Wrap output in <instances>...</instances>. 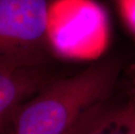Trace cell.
I'll use <instances>...</instances> for the list:
<instances>
[{
    "label": "cell",
    "instance_id": "1",
    "mask_svg": "<svg viewBox=\"0 0 135 134\" xmlns=\"http://www.w3.org/2000/svg\"><path fill=\"white\" fill-rule=\"evenodd\" d=\"M116 78L114 64L101 62L70 77L49 80L14 111L9 134H70L105 104Z\"/></svg>",
    "mask_w": 135,
    "mask_h": 134
},
{
    "label": "cell",
    "instance_id": "2",
    "mask_svg": "<svg viewBox=\"0 0 135 134\" xmlns=\"http://www.w3.org/2000/svg\"><path fill=\"white\" fill-rule=\"evenodd\" d=\"M50 0H0V69L40 66L50 38Z\"/></svg>",
    "mask_w": 135,
    "mask_h": 134
},
{
    "label": "cell",
    "instance_id": "3",
    "mask_svg": "<svg viewBox=\"0 0 135 134\" xmlns=\"http://www.w3.org/2000/svg\"><path fill=\"white\" fill-rule=\"evenodd\" d=\"M49 80L39 66L0 69V131L9 126L14 111Z\"/></svg>",
    "mask_w": 135,
    "mask_h": 134
},
{
    "label": "cell",
    "instance_id": "4",
    "mask_svg": "<svg viewBox=\"0 0 135 134\" xmlns=\"http://www.w3.org/2000/svg\"><path fill=\"white\" fill-rule=\"evenodd\" d=\"M70 134H135V124L123 108L112 110L104 104L85 117Z\"/></svg>",
    "mask_w": 135,
    "mask_h": 134
},
{
    "label": "cell",
    "instance_id": "5",
    "mask_svg": "<svg viewBox=\"0 0 135 134\" xmlns=\"http://www.w3.org/2000/svg\"><path fill=\"white\" fill-rule=\"evenodd\" d=\"M123 111H124L126 117L135 124V100L132 104L123 108Z\"/></svg>",
    "mask_w": 135,
    "mask_h": 134
}]
</instances>
